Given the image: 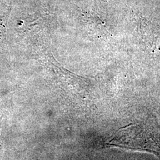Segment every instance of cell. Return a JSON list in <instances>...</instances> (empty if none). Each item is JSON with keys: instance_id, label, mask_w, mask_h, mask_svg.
Instances as JSON below:
<instances>
[{"instance_id": "6da1fadb", "label": "cell", "mask_w": 160, "mask_h": 160, "mask_svg": "<svg viewBox=\"0 0 160 160\" xmlns=\"http://www.w3.org/2000/svg\"><path fill=\"white\" fill-rule=\"evenodd\" d=\"M109 147L145 151L160 158V139L154 127L146 124H130L120 128L107 143Z\"/></svg>"}, {"instance_id": "7a4b0ae2", "label": "cell", "mask_w": 160, "mask_h": 160, "mask_svg": "<svg viewBox=\"0 0 160 160\" xmlns=\"http://www.w3.org/2000/svg\"></svg>"}]
</instances>
